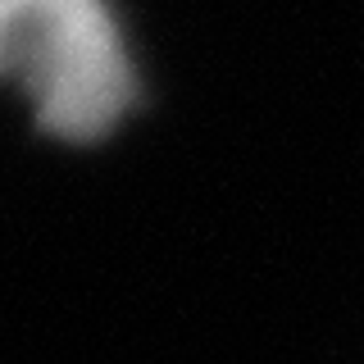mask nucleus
<instances>
[{
    "label": "nucleus",
    "mask_w": 364,
    "mask_h": 364,
    "mask_svg": "<svg viewBox=\"0 0 364 364\" xmlns=\"http://www.w3.org/2000/svg\"><path fill=\"white\" fill-rule=\"evenodd\" d=\"M0 77L60 141L109 136L141 96L109 0H0Z\"/></svg>",
    "instance_id": "nucleus-1"
}]
</instances>
